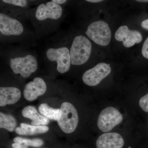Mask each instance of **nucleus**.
Wrapping results in <instances>:
<instances>
[{
  "label": "nucleus",
  "instance_id": "24",
  "mask_svg": "<svg viewBox=\"0 0 148 148\" xmlns=\"http://www.w3.org/2000/svg\"><path fill=\"white\" fill-rule=\"evenodd\" d=\"M51 1L56 3L57 4L59 5L63 4L65 3L66 2H67V1H66V0H52Z\"/></svg>",
  "mask_w": 148,
  "mask_h": 148
},
{
  "label": "nucleus",
  "instance_id": "7",
  "mask_svg": "<svg viewBox=\"0 0 148 148\" xmlns=\"http://www.w3.org/2000/svg\"><path fill=\"white\" fill-rule=\"evenodd\" d=\"M111 70L110 64L99 63L85 72L83 75V81L88 86H95L109 75Z\"/></svg>",
  "mask_w": 148,
  "mask_h": 148
},
{
  "label": "nucleus",
  "instance_id": "10",
  "mask_svg": "<svg viewBox=\"0 0 148 148\" xmlns=\"http://www.w3.org/2000/svg\"><path fill=\"white\" fill-rule=\"evenodd\" d=\"M24 31L23 25L18 20L4 14H0V32L4 36H19Z\"/></svg>",
  "mask_w": 148,
  "mask_h": 148
},
{
  "label": "nucleus",
  "instance_id": "25",
  "mask_svg": "<svg viewBox=\"0 0 148 148\" xmlns=\"http://www.w3.org/2000/svg\"><path fill=\"white\" fill-rule=\"evenodd\" d=\"M86 1L87 2H88L96 3L101 2L103 1H102V0H87Z\"/></svg>",
  "mask_w": 148,
  "mask_h": 148
},
{
  "label": "nucleus",
  "instance_id": "2",
  "mask_svg": "<svg viewBox=\"0 0 148 148\" xmlns=\"http://www.w3.org/2000/svg\"><path fill=\"white\" fill-rule=\"evenodd\" d=\"M60 115L57 122L61 130L66 134L73 133L76 129L79 116L76 109L69 102H64L60 108Z\"/></svg>",
  "mask_w": 148,
  "mask_h": 148
},
{
  "label": "nucleus",
  "instance_id": "19",
  "mask_svg": "<svg viewBox=\"0 0 148 148\" xmlns=\"http://www.w3.org/2000/svg\"><path fill=\"white\" fill-rule=\"evenodd\" d=\"M3 2L8 4L25 7L28 5V1L26 0H3Z\"/></svg>",
  "mask_w": 148,
  "mask_h": 148
},
{
  "label": "nucleus",
  "instance_id": "9",
  "mask_svg": "<svg viewBox=\"0 0 148 148\" xmlns=\"http://www.w3.org/2000/svg\"><path fill=\"white\" fill-rule=\"evenodd\" d=\"M115 38L118 41H122L125 47L130 48L135 44L140 43L143 40L142 34L136 30H130L126 25L121 26L115 34Z\"/></svg>",
  "mask_w": 148,
  "mask_h": 148
},
{
  "label": "nucleus",
  "instance_id": "11",
  "mask_svg": "<svg viewBox=\"0 0 148 148\" xmlns=\"http://www.w3.org/2000/svg\"><path fill=\"white\" fill-rule=\"evenodd\" d=\"M47 89V85L42 78H35L25 85L23 92L24 98L28 101H34L39 96L44 94Z\"/></svg>",
  "mask_w": 148,
  "mask_h": 148
},
{
  "label": "nucleus",
  "instance_id": "23",
  "mask_svg": "<svg viewBox=\"0 0 148 148\" xmlns=\"http://www.w3.org/2000/svg\"><path fill=\"white\" fill-rule=\"evenodd\" d=\"M141 25L144 29L148 30V18L143 21L141 24Z\"/></svg>",
  "mask_w": 148,
  "mask_h": 148
},
{
  "label": "nucleus",
  "instance_id": "17",
  "mask_svg": "<svg viewBox=\"0 0 148 148\" xmlns=\"http://www.w3.org/2000/svg\"><path fill=\"white\" fill-rule=\"evenodd\" d=\"M16 119L11 115L0 113V127L3 128L10 132L16 129Z\"/></svg>",
  "mask_w": 148,
  "mask_h": 148
},
{
  "label": "nucleus",
  "instance_id": "8",
  "mask_svg": "<svg viewBox=\"0 0 148 148\" xmlns=\"http://www.w3.org/2000/svg\"><path fill=\"white\" fill-rule=\"evenodd\" d=\"M63 14L61 6L52 1L46 3H42L37 8L35 16L38 20L43 21L48 18L56 20L60 18Z\"/></svg>",
  "mask_w": 148,
  "mask_h": 148
},
{
  "label": "nucleus",
  "instance_id": "13",
  "mask_svg": "<svg viewBox=\"0 0 148 148\" xmlns=\"http://www.w3.org/2000/svg\"><path fill=\"white\" fill-rule=\"evenodd\" d=\"M21 96V92L18 88L14 87L0 88V106L12 105L17 103Z\"/></svg>",
  "mask_w": 148,
  "mask_h": 148
},
{
  "label": "nucleus",
  "instance_id": "22",
  "mask_svg": "<svg viewBox=\"0 0 148 148\" xmlns=\"http://www.w3.org/2000/svg\"><path fill=\"white\" fill-rule=\"evenodd\" d=\"M13 148H28V147L20 143H14L12 145Z\"/></svg>",
  "mask_w": 148,
  "mask_h": 148
},
{
  "label": "nucleus",
  "instance_id": "20",
  "mask_svg": "<svg viewBox=\"0 0 148 148\" xmlns=\"http://www.w3.org/2000/svg\"><path fill=\"white\" fill-rule=\"evenodd\" d=\"M139 105L143 111L148 113V93L140 98Z\"/></svg>",
  "mask_w": 148,
  "mask_h": 148
},
{
  "label": "nucleus",
  "instance_id": "18",
  "mask_svg": "<svg viewBox=\"0 0 148 148\" xmlns=\"http://www.w3.org/2000/svg\"><path fill=\"white\" fill-rule=\"evenodd\" d=\"M13 141L14 143L24 144L27 147H39L42 146L44 144L42 140L38 138L29 139L20 137H16L14 139Z\"/></svg>",
  "mask_w": 148,
  "mask_h": 148
},
{
  "label": "nucleus",
  "instance_id": "5",
  "mask_svg": "<svg viewBox=\"0 0 148 148\" xmlns=\"http://www.w3.org/2000/svg\"><path fill=\"white\" fill-rule=\"evenodd\" d=\"M123 120V116L117 109L114 107H108L100 113L97 125L101 131L108 132L121 123Z\"/></svg>",
  "mask_w": 148,
  "mask_h": 148
},
{
  "label": "nucleus",
  "instance_id": "12",
  "mask_svg": "<svg viewBox=\"0 0 148 148\" xmlns=\"http://www.w3.org/2000/svg\"><path fill=\"white\" fill-rule=\"evenodd\" d=\"M123 138L116 132H109L102 134L97 139V148H122L124 145Z\"/></svg>",
  "mask_w": 148,
  "mask_h": 148
},
{
  "label": "nucleus",
  "instance_id": "4",
  "mask_svg": "<svg viewBox=\"0 0 148 148\" xmlns=\"http://www.w3.org/2000/svg\"><path fill=\"white\" fill-rule=\"evenodd\" d=\"M10 66L14 74H20L23 77L28 78L37 71L38 63L34 56L29 54L23 57L11 58Z\"/></svg>",
  "mask_w": 148,
  "mask_h": 148
},
{
  "label": "nucleus",
  "instance_id": "15",
  "mask_svg": "<svg viewBox=\"0 0 148 148\" xmlns=\"http://www.w3.org/2000/svg\"><path fill=\"white\" fill-rule=\"evenodd\" d=\"M49 128L46 125H31L25 123H21L20 127H16L15 131L16 133L21 135H33L46 133Z\"/></svg>",
  "mask_w": 148,
  "mask_h": 148
},
{
  "label": "nucleus",
  "instance_id": "1",
  "mask_svg": "<svg viewBox=\"0 0 148 148\" xmlns=\"http://www.w3.org/2000/svg\"><path fill=\"white\" fill-rule=\"evenodd\" d=\"M91 50V42L87 38L81 35L75 37L70 50L72 65L85 64L90 58Z\"/></svg>",
  "mask_w": 148,
  "mask_h": 148
},
{
  "label": "nucleus",
  "instance_id": "27",
  "mask_svg": "<svg viewBox=\"0 0 148 148\" xmlns=\"http://www.w3.org/2000/svg\"><path fill=\"white\" fill-rule=\"evenodd\" d=\"M128 148H131V147H128Z\"/></svg>",
  "mask_w": 148,
  "mask_h": 148
},
{
  "label": "nucleus",
  "instance_id": "21",
  "mask_svg": "<svg viewBox=\"0 0 148 148\" xmlns=\"http://www.w3.org/2000/svg\"><path fill=\"white\" fill-rule=\"evenodd\" d=\"M142 53L145 58L148 59V37L144 43L142 49Z\"/></svg>",
  "mask_w": 148,
  "mask_h": 148
},
{
  "label": "nucleus",
  "instance_id": "14",
  "mask_svg": "<svg viewBox=\"0 0 148 148\" xmlns=\"http://www.w3.org/2000/svg\"><path fill=\"white\" fill-rule=\"evenodd\" d=\"M22 115L24 117L32 121L31 123L32 125L43 126L47 125L49 123V119L40 114L34 106L25 107L22 110Z\"/></svg>",
  "mask_w": 148,
  "mask_h": 148
},
{
  "label": "nucleus",
  "instance_id": "3",
  "mask_svg": "<svg viewBox=\"0 0 148 148\" xmlns=\"http://www.w3.org/2000/svg\"><path fill=\"white\" fill-rule=\"evenodd\" d=\"M88 38L98 45L106 46L110 42L112 34L108 24L102 21L92 22L85 32Z\"/></svg>",
  "mask_w": 148,
  "mask_h": 148
},
{
  "label": "nucleus",
  "instance_id": "6",
  "mask_svg": "<svg viewBox=\"0 0 148 148\" xmlns=\"http://www.w3.org/2000/svg\"><path fill=\"white\" fill-rule=\"evenodd\" d=\"M46 55L49 61L56 62L58 73L64 74L69 71L71 63L70 51L68 47L51 48L47 49Z\"/></svg>",
  "mask_w": 148,
  "mask_h": 148
},
{
  "label": "nucleus",
  "instance_id": "26",
  "mask_svg": "<svg viewBox=\"0 0 148 148\" xmlns=\"http://www.w3.org/2000/svg\"><path fill=\"white\" fill-rule=\"evenodd\" d=\"M138 2H148V0H138L136 1Z\"/></svg>",
  "mask_w": 148,
  "mask_h": 148
},
{
  "label": "nucleus",
  "instance_id": "16",
  "mask_svg": "<svg viewBox=\"0 0 148 148\" xmlns=\"http://www.w3.org/2000/svg\"><path fill=\"white\" fill-rule=\"evenodd\" d=\"M40 113L47 118L51 120L58 121L60 115V109L53 108L46 103L41 104L38 108Z\"/></svg>",
  "mask_w": 148,
  "mask_h": 148
}]
</instances>
